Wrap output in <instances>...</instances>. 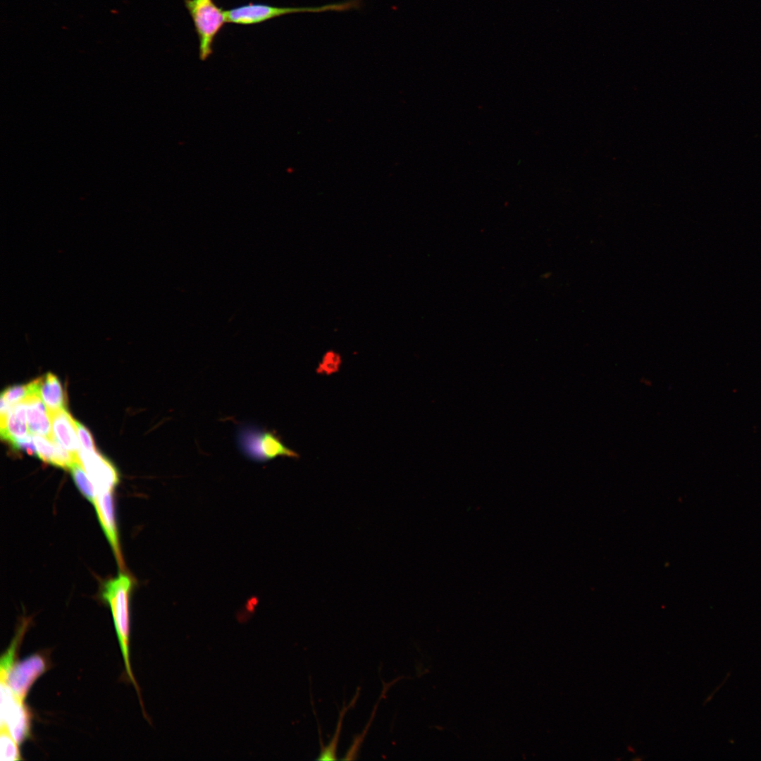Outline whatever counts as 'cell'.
<instances>
[{"mask_svg":"<svg viewBox=\"0 0 761 761\" xmlns=\"http://www.w3.org/2000/svg\"><path fill=\"white\" fill-rule=\"evenodd\" d=\"M132 588L131 578L125 574L104 583L101 598L110 607L122 652L126 672L130 680L137 686L130 662V596Z\"/></svg>","mask_w":761,"mask_h":761,"instance_id":"obj_1","label":"cell"},{"mask_svg":"<svg viewBox=\"0 0 761 761\" xmlns=\"http://www.w3.org/2000/svg\"><path fill=\"white\" fill-rule=\"evenodd\" d=\"M361 0H348L321 6L279 7L266 4L249 3L225 11L227 23L241 25H253L285 15L300 13H322L326 11H347L359 9Z\"/></svg>","mask_w":761,"mask_h":761,"instance_id":"obj_2","label":"cell"},{"mask_svg":"<svg viewBox=\"0 0 761 761\" xmlns=\"http://www.w3.org/2000/svg\"><path fill=\"white\" fill-rule=\"evenodd\" d=\"M198 39L199 57L208 59L213 53L216 36L227 23L225 11L214 0H184Z\"/></svg>","mask_w":761,"mask_h":761,"instance_id":"obj_3","label":"cell"},{"mask_svg":"<svg viewBox=\"0 0 761 761\" xmlns=\"http://www.w3.org/2000/svg\"><path fill=\"white\" fill-rule=\"evenodd\" d=\"M237 442L243 454L255 462H264L278 457H299L276 433L254 425H242L237 432Z\"/></svg>","mask_w":761,"mask_h":761,"instance_id":"obj_4","label":"cell"},{"mask_svg":"<svg viewBox=\"0 0 761 761\" xmlns=\"http://www.w3.org/2000/svg\"><path fill=\"white\" fill-rule=\"evenodd\" d=\"M1 729H7L20 745L29 736L30 720L24 701L1 683Z\"/></svg>","mask_w":761,"mask_h":761,"instance_id":"obj_5","label":"cell"},{"mask_svg":"<svg viewBox=\"0 0 761 761\" xmlns=\"http://www.w3.org/2000/svg\"><path fill=\"white\" fill-rule=\"evenodd\" d=\"M47 669L44 657L34 654L21 662H14L9 671L1 676V683L8 686L17 698L24 701L33 683Z\"/></svg>","mask_w":761,"mask_h":761,"instance_id":"obj_6","label":"cell"},{"mask_svg":"<svg viewBox=\"0 0 761 761\" xmlns=\"http://www.w3.org/2000/svg\"><path fill=\"white\" fill-rule=\"evenodd\" d=\"M80 463L99 491H113L119 476L113 464L97 450L87 451L80 447Z\"/></svg>","mask_w":761,"mask_h":761,"instance_id":"obj_7","label":"cell"},{"mask_svg":"<svg viewBox=\"0 0 761 761\" xmlns=\"http://www.w3.org/2000/svg\"><path fill=\"white\" fill-rule=\"evenodd\" d=\"M93 505L118 565L123 567L124 564L119 545L112 491H99Z\"/></svg>","mask_w":761,"mask_h":761,"instance_id":"obj_8","label":"cell"},{"mask_svg":"<svg viewBox=\"0 0 761 761\" xmlns=\"http://www.w3.org/2000/svg\"><path fill=\"white\" fill-rule=\"evenodd\" d=\"M50 416L54 438L64 449L79 455L80 443L77 435L75 420L67 409L57 411Z\"/></svg>","mask_w":761,"mask_h":761,"instance_id":"obj_9","label":"cell"},{"mask_svg":"<svg viewBox=\"0 0 761 761\" xmlns=\"http://www.w3.org/2000/svg\"><path fill=\"white\" fill-rule=\"evenodd\" d=\"M37 394L42 399L49 414L67 407V395L58 378L49 372L35 379Z\"/></svg>","mask_w":761,"mask_h":761,"instance_id":"obj_10","label":"cell"},{"mask_svg":"<svg viewBox=\"0 0 761 761\" xmlns=\"http://www.w3.org/2000/svg\"><path fill=\"white\" fill-rule=\"evenodd\" d=\"M25 402L29 432L32 435L51 438V416L42 399L38 395L34 394L27 397Z\"/></svg>","mask_w":761,"mask_h":761,"instance_id":"obj_11","label":"cell"},{"mask_svg":"<svg viewBox=\"0 0 761 761\" xmlns=\"http://www.w3.org/2000/svg\"><path fill=\"white\" fill-rule=\"evenodd\" d=\"M0 431L1 439L7 443L29 434L25 400L13 405L6 416L0 417Z\"/></svg>","mask_w":761,"mask_h":761,"instance_id":"obj_12","label":"cell"},{"mask_svg":"<svg viewBox=\"0 0 761 761\" xmlns=\"http://www.w3.org/2000/svg\"><path fill=\"white\" fill-rule=\"evenodd\" d=\"M359 688L357 689V692L356 695H354V697L353 698V699L352 700V701L349 704V705L346 706V705H343L342 708L339 711V717H338V723H337L335 734H334L331 741L328 743V744L327 745H323V743H322V740H321V730H320V726L318 725L321 751H320V753H319L318 757L317 758L318 760H335L338 759V757H337V748H338L339 737H340V731H341V729H342V722H343V719H344V717H345V715L347 711L354 705L355 702L357 701V698L359 696Z\"/></svg>","mask_w":761,"mask_h":761,"instance_id":"obj_13","label":"cell"},{"mask_svg":"<svg viewBox=\"0 0 761 761\" xmlns=\"http://www.w3.org/2000/svg\"><path fill=\"white\" fill-rule=\"evenodd\" d=\"M70 470L74 482L80 493L93 504L97 496L98 490L81 463H75Z\"/></svg>","mask_w":761,"mask_h":761,"instance_id":"obj_14","label":"cell"},{"mask_svg":"<svg viewBox=\"0 0 761 761\" xmlns=\"http://www.w3.org/2000/svg\"><path fill=\"white\" fill-rule=\"evenodd\" d=\"M34 394H37L35 379L27 384L13 385L6 388L1 393V397L12 407Z\"/></svg>","mask_w":761,"mask_h":761,"instance_id":"obj_15","label":"cell"},{"mask_svg":"<svg viewBox=\"0 0 761 761\" xmlns=\"http://www.w3.org/2000/svg\"><path fill=\"white\" fill-rule=\"evenodd\" d=\"M18 743L6 729H1L0 755L1 761H13L20 759Z\"/></svg>","mask_w":761,"mask_h":761,"instance_id":"obj_16","label":"cell"},{"mask_svg":"<svg viewBox=\"0 0 761 761\" xmlns=\"http://www.w3.org/2000/svg\"><path fill=\"white\" fill-rule=\"evenodd\" d=\"M32 435L37 450V457L44 462L54 466L56 456L54 435L51 438L40 435Z\"/></svg>","mask_w":761,"mask_h":761,"instance_id":"obj_17","label":"cell"},{"mask_svg":"<svg viewBox=\"0 0 761 761\" xmlns=\"http://www.w3.org/2000/svg\"><path fill=\"white\" fill-rule=\"evenodd\" d=\"M340 364L341 359L339 354L332 351L328 352L323 357L316 371L320 373L331 374L339 370Z\"/></svg>","mask_w":761,"mask_h":761,"instance_id":"obj_18","label":"cell"},{"mask_svg":"<svg viewBox=\"0 0 761 761\" xmlns=\"http://www.w3.org/2000/svg\"><path fill=\"white\" fill-rule=\"evenodd\" d=\"M30 434L24 438L13 440L8 443L14 450L24 451L31 456L37 457V450L33 440V435Z\"/></svg>","mask_w":761,"mask_h":761,"instance_id":"obj_19","label":"cell"},{"mask_svg":"<svg viewBox=\"0 0 761 761\" xmlns=\"http://www.w3.org/2000/svg\"><path fill=\"white\" fill-rule=\"evenodd\" d=\"M75 423L80 447L87 451L97 450L94 438L89 430L78 421H75Z\"/></svg>","mask_w":761,"mask_h":761,"instance_id":"obj_20","label":"cell"}]
</instances>
